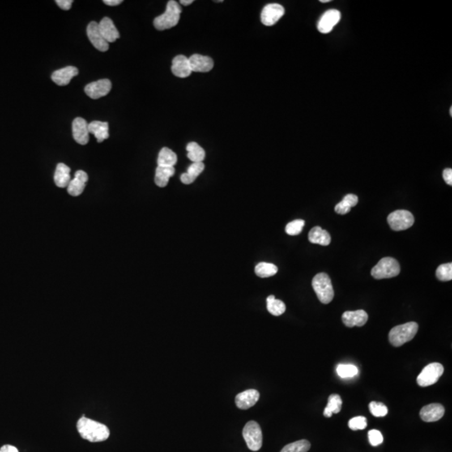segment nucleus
Returning <instances> with one entry per match:
<instances>
[{
    "instance_id": "obj_1",
    "label": "nucleus",
    "mask_w": 452,
    "mask_h": 452,
    "mask_svg": "<svg viewBox=\"0 0 452 452\" xmlns=\"http://www.w3.org/2000/svg\"><path fill=\"white\" fill-rule=\"evenodd\" d=\"M77 430L82 438L90 442L104 441L110 436L107 425L84 416L77 422Z\"/></svg>"
},
{
    "instance_id": "obj_2",
    "label": "nucleus",
    "mask_w": 452,
    "mask_h": 452,
    "mask_svg": "<svg viewBox=\"0 0 452 452\" xmlns=\"http://www.w3.org/2000/svg\"><path fill=\"white\" fill-rule=\"evenodd\" d=\"M181 12L182 9L180 4L174 0L168 1L165 12L154 19V27L159 31H165L174 27L180 21Z\"/></svg>"
},
{
    "instance_id": "obj_3",
    "label": "nucleus",
    "mask_w": 452,
    "mask_h": 452,
    "mask_svg": "<svg viewBox=\"0 0 452 452\" xmlns=\"http://www.w3.org/2000/svg\"><path fill=\"white\" fill-rule=\"evenodd\" d=\"M419 326L415 322L394 327L390 330L389 334V343L394 347H400L405 343H408L415 338L417 334Z\"/></svg>"
},
{
    "instance_id": "obj_4",
    "label": "nucleus",
    "mask_w": 452,
    "mask_h": 452,
    "mask_svg": "<svg viewBox=\"0 0 452 452\" xmlns=\"http://www.w3.org/2000/svg\"><path fill=\"white\" fill-rule=\"evenodd\" d=\"M312 288L317 298L323 304H329L334 297V291L331 279L326 273H318L312 279Z\"/></svg>"
},
{
    "instance_id": "obj_5",
    "label": "nucleus",
    "mask_w": 452,
    "mask_h": 452,
    "mask_svg": "<svg viewBox=\"0 0 452 452\" xmlns=\"http://www.w3.org/2000/svg\"><path fill=\"white\" fill-rule=\"evenodd\" d=\"M400 272V266L395 259L385 257L371 270V275L377 280L395 278Z\"/></svg>"
},
{
    "instance_id": "obj_6",
    "label": "nucleus",
    "mask_w": 452,
    "mask_h": 452,
    "mask_svg": "<svg viewBox=\"0 0 452 452\" xmlns=\"http://www.w3.org/2000/svg\"><path fill=\"white\" fill-rule=\"evenodd\" d=\"M242 434L249 450L257 451L261 449L262 446V431L257 422L252 420L246 423Z\"/></svg>"
},
{
    "instance_id": "obj_7",
    "label": "nucleus",
    "mask_w": 452,
    "mask_h": 452,
    "mask_svg": "<svg viewBox=\"0 0 452 452\" xmlns=\"http://www.w3.org/2000/svg\"><path fill=\"white\" fill-rule=\"evenodd\" d=\"M444 373V367L439 363H432L424 367L417 377V384L420 387H428L437 383Z\"/></svg>"
},
{
    "instance_id": "obj_8",
    "label": "nucleus",
    "mask_w": 452,
    "mask_h": 452,
    "mask_svg": "<svg viewBox=\"0 0 452 452\" xmlns=\"http://www.w3.org/2000/svg\"><path fill=\"white\" fill-rule=\"evenodd\" d=\"M387 221L394 231H406L415 223L414 215L407 210H395L389 214Z\"/></svg>"
},
{
    "instance_id": "obj_9",
    "label": "nucleus",
    "mask_w": 452,
    "mask_h": 452,
    "mask_svg": "<svg viewBox=\"0 0 452 452\" xmlns=\"http://www.w3.org/2000/svg\"><path fill=\"white\" fill-rule=\"evenodd\" d=\"M285 14V9L279 4H270L264 7L261 12V19L264 26H272Z\"/></svg>"
},
{
    "instance_id": "obj_10",
    "label": "nucleus",
    "mask_w": 452,
    "mask_h": 452,
    "mask_svg": "<svg viewBox=\"0 0 452 452\" xmlns=\"http://www.w3.org/2000/svg\"><path fill=\"white\" fill-rule=\"evenodd\" d=\"M112 89V82L108 79H102L86 85L85 92L89 97L99 99L107 96Z\"/></svg>"
},
{
    "instance_id": "obj_11",
    "label": "nucleus",
    "mask_w": 452,
    "mask_h": 452,
    "mask_svg": "<svg viewBox=\"0 0 452 452\" xmlns=\"http://www.w3.org/2000/svg\"><path fill=\"white\" fill-rule=\"evenodd\" d=\"M86 33L87 36L91 44H93V46L102 52H105L108 51L109 48V43L104 39L103 35L101 34L100 30L98 27V23L96 22L92 21L89 23L86 29Z\"/></svg>"
},
{
    "instance_id": "obj_12",
    "label": "nucleus",
    "mask_w": 452,
    "mask_h": 452,
    "mask_svg": "<svg viewBox=\"0 0 452 452\" xmlns=\"http://www.w3.org/2000/svg\"><path fill=\"white\" fill-rule=\"evenodd\" d=\"M341 13L337 10H329L322 14L320 19L317 29L322 34H329L340 21Z\"/></svg>"
},
{
    "instance_id": "obj_13",
    "label": "nucleus",
    "mask_w": 452,
    "mask_h": 452,
    "mask_svg": "<svg viewBox=\"0 0 452 452\" xmlns=\"http://www.w3.org/2000/svg\"><path fill=\"white\" fill-rule=\"evenodd\" d=\"M73 138L77 143L86 145L89 142L88 123L82 117H77L72 122Z\"/></svg>"
},
{
    "instance_id": "obj_14",
    "label": "nucleus",
    "mask_w": 452,
    "mask_h": 452,
    "mask_svg": "<svg viewBox=\"0 0 452 452\" xmlns=\"http://www.w3.org/2000/svg\"><path fill=\"white\" fill-rule=\"evenodd\" d=\"M445 414V408L441 404H430L420 410V416L423 421L436 422L441 420Z\"/></svg>"
},
{
    "instance_id": "obj_15",
    "label": "nucleus",
    "mask_w": 452,
    "mask_h": 452,
    "mask_svg": "<svg viewBox=\"0 0 452 452\" xmlns=\"http://www.w3.org/2000/svg\"><path fill=\"white\" fill-rule=\"evenodd\" d=\"M368 319V314L364 310L347 311L342 316V321L347 328L364 326Z\"/></svg>"
},
{
    "instance_id": "obj_16",
    "label": "nucleus",
    "mask_w": 452,
    "mask_h": 452,
    "mask_svg": "<svg viewBox=\"0 0 452 452\" xmlns=\"http://www.w3.org/2000/svg\"><path fill=\"white\" fill-rule=\"evenodd\" d=\"M192 72H209L214 67V61L209 56L194 54L189 58Z\"/></svg>"
},
{
    "instance_id": "obj_17",
    "label": "nucleus",
    "mask_w": 452,
    "mask_h": 452,
    "mask_svg": "<svg viewBox=\"0 0 452 452\" xmlns=\"http://www.w3.org/2000/svg\"><path fill=\"white\" fill-rule=\"evenodd\" d=\"M259 398L260 393L257 389H247L236 395V405L240 410H248L257 403Z\"/></svg>"
},
{
    "instance_id": "obj_18",
    "label": "nucleus",
    "mask_w": 452,
    "mask_h": 452,
    "mask_svg": "<svg viewBox=\"0 0 452 452\" xmlns=\"http://www.w3.org/2000/svg\"><path fill=\"white\" fill-rule=\"evenodd\" d=\"M171 70L173 75L180 78H186L189 77L192 70L189 65V58H187L186 56L183 55L176 56L172 60Z\"/></svg>"
},
{
    "instance_id": "obj_19",
    "label": "nucleus",
    "mask_w": 452,
    "mask_h": 452,
    "mask_svg": "<svg viewBox=\"0 0 452 452\" xmlns=\"http://www.w3.org/2000/svg\"><path fill=\"white\" fill-rule=\"evenodd\" d=\"M98 27L101 34L108 43L115 42L120 37V34L113 21L108 17H104L100 23H98Z\"/></svg>"
},
{
    "instance_id": "obj_20",
    "label": "nucleus",
    "mask_w": 452,
    "mask_h": 452,
    "mask_svg": "<svg viewBox=\"0 0 452 452\" xmlns=\"http://www.w3.org/2000/svg\"><path fill=\"white\" fill-rule=\"evenodd\" d=\"M78 69L75 66H66L56 70L52 75V79L58 86H66L70 83L73 77L78 75Z\"/></svg>"
},
{
    "instance_id": "obj_21",
    "label": "nucleus",
    "mask_w": 452,
    "mask_h": 452,
    "mask_svg": "<svg viewBox=\"0 0 452 452\" xmlns=\"http://www.w3.org/2000/svg\"><path fill=\"white\" fill-rule=\"evenodd\" d=\"M89 133L93 134L96 138L98 142H103V141L109 138V127L108 122L104 121H94L88 124Z\"/></svg>"
},
{
    "instance_id": "obj_22",
    "label": "nucleus",
    "mask_w": 452,
    "mask_h": 452,
    "mask_svg": "<svg viewBox=\"0 0 452 452\" xmlns=\"http://www.w3.org/2000/svg\"><path fill=\"white\" fill-rule=\"evenodd\" d=\"M308 240L312 244L327 246L331 243V236L328 231L321 228L320 226H316L311 230L308 234Z\"/></svg>"
},
{
    "instance_id": "obj_23",
    "label": "nucleus",
    "mask_w": 452,
    "mask_h": 452,
    "mask_svg": "<svg viewBox=\"0 0 452 452\" xmlns=\"http://www.w3.org/2000/svg\"><path fill=\"white\" fill-rule=\"evenodd\" d=\"M70 168L64 163H59L55 172L54 180L59 188L68 187L70 182Z\"/></svg>"
},
{
    "instance_id": "obj_24",
    "label": "nucleus",
    "mask_w": 452,
    "mask_h": 452,
    "mask_svg": "<svg viewBox=\"0 0 452 452\" xmlns=\"http://www.w3.org/2000/svg\"><path fill=\"white\" fill-rule=\"evenodd\" d=\"M205 169V164L203 162L200 163H192L189 166L187 172H184L181 175L180 180L184 184H190L195 181L198 175H200Z\"/></svg>"
},
{
    "instance_id": "obj_25",
    "label": "nucleus",
    "mask_w": 452,
    "mask_h": 452,
    "mask_svg": "<svg viewBox=\"0 0 452 452\" xmlns=\"http://www.w3.org/2000/svg\"><path fill=\"white\" fill-rule=\"evenodd\" d=\"M175 173L174 167H159L156 169V173H155V184L160 188H164L167 186L172 176Z\"/></svg>"
},
{
    "instance_id": "obj_26",
    "label": "nucleus",
    "mask_w": 452,
    "mask_h": 452,
    "mask_svg": "<svg viewBox=\"0 0 452 452\" xmlns=\"http://www.w3.org/2000/svg\"><path fill=\"white\" fill-rule=\"evenodd\" d=\"M178 161V157L174 152L168 147H163L159 152L158 158V166L159 167H173Z\"/></svg>"
},
{
    "instance_id": "obj_27",
    "label": "nucleus",
    "mask_w": 452,
    "mask_h": 452,
    "mask_svg": "<svg viewBox=\"0 0 452 452\" xmlns=\"http://www.w3.org/2000/svg\"><path fill=\"white\" fill-rule=\"evenodd\" d=\"M358 202H359L358 196L353 194H347L340 203L336 205L334 210L339 215H346L350 212L351 208L355 207V205H357Z\"/></svg>"
},
{
    "instance_id": "obj_28",
    "label": "nucleus",
    "mask_w": 452,
    "mask_h": 452,
    "mask_svg": "<svg viewBox=\"0 0 452 452\" xmlns=\"http://www.w3.org/2000/svg\"><path fill=\"white\" fill-rule=\"evenodd\" d=\"M343 406V400L341 397L337 394H333L329 396L328 405L324 410L323 415L325 417H332L333 414H338L340 412Z\"/></svg>"
},
{
    "instance_id": "obj_29",
    "label": "nucleus",
    "mask_w": 452,
    "mask_h": 452,
    "mask_svg": "<svg viewBox=\"0 0 452 452\" xmlns=\"http://www.w3.org/2000/svg\"><path fill=\"white\" fill-rule=\"evenodd\" d=\"M188 158L192 163H200L203 162L205 158V152L197 142H189L187 145Z\"/></svg>"
},
{
    "instance_id": "obj_30",
    "label": "nucleus",
    "mask_w": 452,
    "mask_h": 452,
    "mask_svg": "<svg viewBox=\"0 0 452 452\" xmlns=\"http://www.w3.org/2000/svg\"><path fill=\"white\" fill-rule=\"evenodd\" d=\"M266 304H267V310L273 316L278 317L286 312L285 303L281 300L275 299V296L273 295H270L266 298Z\"/></svg>"
},
{
    "instance_id": "obj_31",
    "label": "nucleus",
    "mask_w": 452,
    "mask_h": 452,
    "mask_svg": "<svg viewBox=\"0 0 452 452\" xmlns=\"http://www.w3.org/2000/svg\"><path fill=\"white\" fill-rule=\"evenodd\" d=\"M278 268L274 264L261 262L257 264L255 268V272L259 278H267L275 275L278 273Z\"/></svg>"
},
{
    "instance_id": "obj_32",
    "label": "nucleus",
    "mask_w": 452,
    "mask_h": 452,
    "mask_svg": "<svg viewBox=\"0 0 452 452\" xmlns=\"http://www.w3.org/2000/svg\"><path fill=\"white\" fill-rule=\"evenodd\" d=\"M311 444L307 440H300L290 443L283 447L281 452H308L310 450Z\"/></svg>"
},
{
    "instance_id": "obj_33",
    "label": "nucleus",
    "mask_w": 452,
    "mask_h": 452,
    "mask_svg": "<svg viewBox=\"0 0 452 452\" xmlns=\"http://www.w3.org/2000/svg\"><path fill=\"white\" fill-rule=\"evenodd\" d=\"M86 183L77 178H74L73 180H70V184L68 185L67 192L70 195L77 197L82 194V192L84 191Z\"/></svg>"
},
{
    "instance_id": "obj_34",
    "label": "nucleus",
    "mask_w": 452,
    "mask_h": 452,
    "mask_svg": "<svg viewBox=\"0 0 452 452\" xmlns=\"http://www.w3.org/2000/svg\"><path fill=\"white\" fill-rule=\"evenodd\" d=\"M436 278L441 282H448V281L452 280V264L451 262L449 263L442 264L441 266H439L438 268L436 270Z\"/></svg>"
},
{
    "instance_id": "obj_35",
    "label": "nucleus",
    "mask_w": 452,
    "mask_h": 452,
    "mask_svg": "<svg viewBox=\"0 0 452 452\" xmlns=\"http://www.w3.org/2000/svg\"><path fill=\"white\" fill-rule=\"evenodd\" d=\"M368 408L370 410L371 414L375 416V417H384L388 414L387 406L385 404L381 402H376V401H372Z\"/></svg>"
},
{
    "instance_id": "obj_36",
    "label": "nucleus",
    "mask_w": 452,
    "mask_h": 452,
    "mask_svg": "<svg viewBox=\"0 0 452 452\" xmlns=\"http://www.w3.org/2000/svg\"><path fill=\"white\" fill-rule=\"evenodd\" d=\"M304 225L305 221L303 219H296L287 224L286 232L289 236H297L301 233Z\"/></svg>"
},
{
    "instance_id": "obj_37",
    "label": "nucleus",
    "mask_w": 452,
    "mask_h": 452,
    "mask_svg": "<svg viewBox=\"0 0 452 452\" xmlns=\"http://www.w3.org/2000/svg\"><path fill=\"white\" fill-rule=\"evenodd\" d=\"M337 373L341 378L354 377L358 373V368L352 364H339L337 367Z\"/></svg>"
},
{
    "instance_id": "obj_38",
    "label": "nucleus",
    "mask_w": 452,
    "mask_h": 452,
    "mask_svg": "<svg viewBox=\"0 0 452 452\" xmlns=\"http://www.w3.org/2000/svg\"><path fill=\"white\" fill-rule=\"evenodd\" d=\"M348 427L353 431L364 430L367 427V419L364 416H357L348 421Z\"/></svg>"
},
{
    "instance_id": "obj_39",
    "label": "nucleus",
    "mask_w": 452,
    "mask_h": 452,
    "mask_svg": "<svg viewBox=\"0 0 452 452\" xmlns=\"http://www.w3.org/2000/svg\"><path fill=\"white\" fill-rule=\"evenodd\" d=\"M368 441H369L370 445L373 446L381 445L384 441L382 433L378 430H371L368 431Z\"/></svg>"
},
{
    "instance_id": "obj_40",
    "label": "nucleus",
    "mask_w": 452,
    "mask_h": 452,
    "mask_svg": "<svg viewBox=\"0 0 452 452\" xmlns=\"http://www.w3.org/2000/svg\"><path fill=\"white\" fill-rule=\"evenodd\" d=\"M56 4L61 10H69L72 5V0H56Z\"/></svg>"
},
{
    "instance_id": "obj_41",
    "label": "nucleus",
    "mask_w": 452,
    "mask_h": 452,
    "mask_svg": "<svg viewBox=\"0 0 452 452\" xmlns=\"http://www.w3.org/2000/svg\"><path fill=\"white\" fill-rule=\"evenodd\" d=\"M443 178H444V180H445V182L448 184V185H452V169L451 168H445V170L443 171Z\"/></svg>"
},
{
    "instance_id": "obj_42",
    "label": "nucleus",
    "mask_w": 452,
    "mask_h": 452,
    "mask_svg": "<svg viewBox=\"0 0 452 452\" xmlns=\"http://www.w3.org/2000/svg\"><path fill=\"white\" fill-rule=\"evenodd\" d=\"M75 178H77V179L82 180V181L85 183L87 182V180H88V175H87V173H86V172L82 170L77 171L75 173Z\"/></svg>"
},
{
    "instance_id": "obj_43",
    "label": "nucleus",
    "mask_w": 452,
    "mask_h": 452,
    "mask_svg": "<svg viewBox=\"0 0 452 452\" xmlns=\"http://www.w3.org/2000/svg\"><path fill=\"white\" fill-rule=\"evenodd\" d=\"M0 452H19L18 449L15 446L10 445H5L1 447Z\"/></svg>"
},
{
    "instance_id": "obj_44",
    "label": "nucleus",
    "mask_w": 452,
    "mask_h": 452,
    "mask_svg": "<svg viewBox=\"0 0 452 452\" xmlns=\"http://www.w3.org/2000/svg\"><path fill=\"white\" fill-rule=\"evenodd\" d=\"M103 3L109 6H117L122 3V0H104Z\"/></svg>"
},
{
    "instance_id": "obj_45",
    "label": "nucleus",
    "mask_w": 452,
    "mask_h": 452,
    "mask_svg": "<svg viewBox=\"0 0 452 452\" xmlns=\"http://www.w3.org/2000/svg\"><path fill=\"white\" fill-rule=\"evenodd\" d=\"M193 2H194V0H181L180 3L184 6H188V5H191Z\"/></svg>"
},
{
    "instance_id": "obj_46",
    "label": "nucleus",
    "mask_w": 452,
    "mask_h": 452,
    "mask_svg": "<svg viewBox=\"0 0 452 452\" xmlns=\"http://www.w3.org/2000/svg\"><path fill=\"white\" fill-rule=\"evenodd\" d=\"M320 2L329 3V2H330V0H321V1H320Z\"/></svg>"
},
{
    "instance_id": "obj_47",
    "label": "nucleus",
    "mask_w": 452,
    "mask_h": 452,
    "mask_svg": "<svg viewBox=\"0 0 452 452\" xmlns=\"http://www.w3.org/2000/svg\"><path fill=\"white\" fill-rule=\"evenodd\" d=\"M450 116H452V107H450Z\"/></svg>"
}]
</instances>
